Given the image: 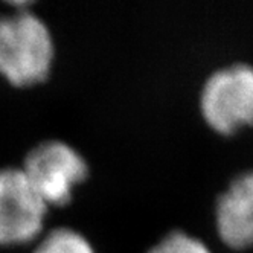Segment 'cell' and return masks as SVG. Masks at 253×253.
Instances as JSON below:
<instances>
[{"label":"cell","instance_id":"1","mask_svg":"<svg viewBox=\"0 0 253 253\" xmlns=\"http://www.w3.org/2000/svg\"><path fill=\"white\" fill-rule=\"evenodd\" d=\"M53 53L47 25L25 3L0 15V75L9 84L31 87L43 83L50 74Z\"/></svg>","mask_w":253,"mask_h":253},{"label":"cell","instance_id":"2","mask_svg":"<svg viewBox=\"0 0 253 253\" xmlns=\"http://www.w3.org/2000/svg\"><path fill=\"white\" fill-rule=\"evenodd\" d=\"M200 110L211 128L233 134L253 125V67L233 64L212 74L203 85Z\"/></svg>","mask_w":253,"mask_h":253},{"label":"cell","instance_id":"3","mask_svg":"<svg viewBox=\"0 0 253 253\" xmlns=\"http://www.w3.org/2000/svg\"><path fill=\"white\" fill-rule=\"evenodd\" d=\"M22 171L47 206H64L87 178L85 159L63 140L37 143L25 157Z\"/></svg>","mask_w":253,"mask_h":253},{"label":"cell","instance_id":"4","mask_svg":"<svg viewBox=\"0 0 253 253\" xmlns=\"http://www.w3.org/2000/svg\"><path fill=\"white\" fill-rule=\"evenodd\" d=\"M47 209L22 168H0V247L37 240Z\"/></svg>","mask_w":253,"mask_h":253},{"label":"cell","instance_id":"5","mask_svg":"<svg viewBox=\"0 0 253 253\" xmlns=\"http://www.w3.org/2000/svg\"><path fill=\"white\" fill-rule=\"evenodd\" d=\"M216 230L232 249L253 246V171L230 183L216 203Z\"/></svg>","mask_w":253,"mask_h":253},{"label":"cell","instance_id":"6","mask_svg":"<svg viewBox=\"0 0 253 253\" xmlns=\"http://www.w3.org/2000/svg\"><path fill=\"white\" fill-rule=\"evenodd\" d=\"M34 253H95V250L80 232L58 227L44 235Z\"/></svg>","mask_w":253,"mask_h":253},{"label":"cell","instance_id":"7","mask_svg":"<svg viewBox=\"0 0 253 253\" xmlns=\"http://www.w3.org/2000/svg\"><path fill=\"white\" fill-rule=\"evenodd\" d=\"M148 253H211V250L200 240L177 230L168 233Z\"/></svg>","mask_w":253,"mask_h":253}]
</instances>
